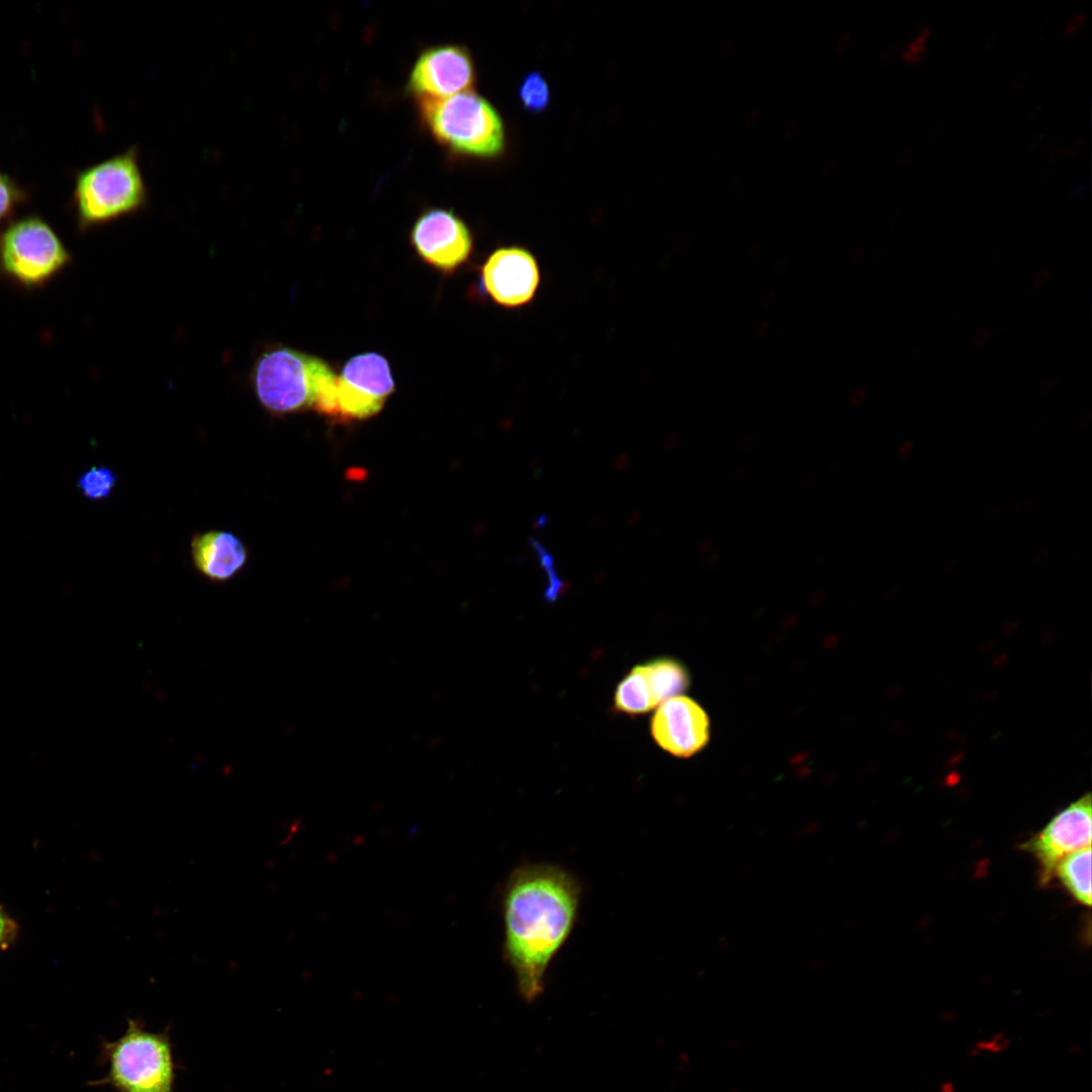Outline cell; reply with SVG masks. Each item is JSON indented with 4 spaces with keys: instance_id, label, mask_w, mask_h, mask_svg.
Segmentation results:
<instances>
[{
    "instance_id": "1",
    "label": "cell",
    "mask_w": 1092,
    "mask_h": 1092,
    "mask_svg": "<svg viewBox=\"0 0 1092 1092\" xmlns=\"http://www.w3.org/2000/svg\"><path fill=\"white\" fill-rule=\"evenodd\" d=\"M580 894L573 875L549 863L523 864L507 881L504 953L527 1003L543 994L548 968L575 924Z\"/></svg>"
},
{
    "instance_id": "2",
    "label": "cell",
    "mask_w": 1092,
    "mask_h": 1092,
    "mask_svg": "<svg viewBox=\"0 0 1092 1092\" xmlns=\"http://www.w3.org/2000/svg\"><path fill=\"white\" fill-rule=\"evenodd\" d=\"M100 1060L107 1073L92 1082L115 1092H174L177 1064L168 1029L154 1032L140 1019L128 1018L125 1032L103 1041Z\"/></svg>"
},
{
    "instance_id": "3",
    "label": "cell",
    "mask_w": 1092,
    "mask_h": 1092,
    "mask_svg": "<svg viewBox=\"0 0 1092 1092\" xmlns=\"http://www.w3.org/2000/svg\"><path fill=\"white\" fill-rule=\"evenodd\" d=\"M418 113L431 136L452 154L493 158L505 147V129L482 96L462 92L445 98H418Z\"/></svg>"
},
{
    "instance_id": "4",
    "label": "cell",
    "mask_w": 1092,
    "mask_h": 1092,
    "mask_svg": "<svg viewBox=\"0 0 1092 1092\" xmlns=\"http://www.w3.org/2000/svg\"><path fill=\"white\" fill-rule=\"evenodd\" d=\"M148 188L135 147L79 173L74 202L82 228L100 225L144 208Z\"/></svg>"
},
{
    "instance_id": "5",
    "label": "cell",
    "mask_w": 1092,
    "mask_h": 1092,
    "mask_svg": "<svg viewBox=\"0 0 1092 1092\" xmlns=\"http://www.w3.org/2000/svg\"><path fill=\"white\" fill-rule=\"evenodd\" d=\"M335 375L325 360L279 347L260 355L251 379L263 407L275 415H287L313 408L322 389Z\"/></svg>"
},
{
    "instance_id": "6",
    "label": "cell",
    "mask_w": 1092,
    "mask_h": 1092,
    "mask_svg": "<svg viewBox=\"0 0 1092 1092\" xmlns=\"http://www.w3.org/2000/svg\"><path fill=\"white\" fill-rule=\"evenodd\" d=\"M394 387L390 365L382 355L358 354L323 388L312 410L337 421L365 420L382 410Z\"/></svg>"
},
{
    "instance_id": "7",
    "label": "cell",
    "mask_w": 1092,
    "mask_h": 1092,
    "mask_svg": "<svg viewBox=\"0 0 1092 1092\" xmlns=\"http://www.w3.org/2000/svg\"><path fill=\"white\" fill-rule=\"evenodd\" d=\"M70 255L55 231L41 218L28 216L10 224L0 237V265L15 281L38 286L69 262Z\"/></svg>"
},
{
    "instance_id": "8",
    "label": "cell",
    "mask_w": 1092,
    "mask_h": 1092,
    "mask_svg": "<svg viewBox=\"0 0 1092 1092\" xmlns=\"http://www.w3.org/2000/svg\"><path fill=\"white\" fill-rule=\"evenodd\" d=\"M411 243L418 256L444 274H452L472 252L473 240L466 223L451 209L429 208L416 219Z\"/></svg>"
},
{
    "instance_id": "9",
    "label": "cell",
    "mask_w": 1092,
    "mask_h": 1092,
    "mask_svg": "<svg viewBox=\"0 0 1092 1092\" xmlns=\"http://www.w3.org/2000/svg\"><path fill=\"white\" fill-rule=\"evenodd\" d=\"M475 68L469 51L453 43L424 50L410 72L406 90L418 98H445L470 91Z\"/></svg>"
},
{
    "instance_id": "10",
    "label": "cell",
    "mask_w": 1092,
    "mask_h": 1092,
    "mask_svg": "<svg viewBox=\"0 0 1092 1092\" xmlns=\"http://www.w3.org/2000/svg\"><path fill=\"white\" fill-rule=\"evenodd\" d=\"M1092 806L1090 794L1064 808L1022 847L1039 864L1040 882L1046 884L1057 864L1068 854L1091 846Z\"/></svg>"
},
{
    "instance_id": "11",
    "label": "cell",
    "mask_w": 1092,
    "mask_h": 1092,
    "mask_svg": "<svg viewBox=\"0 0 1092 1092\" xmlns=\"http://www.w3.org/2000/svg\"><path fill=\"white\" fill-rule=\"evenodd\" d=\"M481 280L493 301L505 307H517L534 297L540 281L539 266L535 257L523 248H499L483 264Z\"/></svg>"
},
{
    "instance_id": "12",
    "label": "cell",
    "mask_w": 1092,
    "mask_h": 1092,
    "mask_svg": "<svg viewBox=\"0 0 1092 1092\" xmlns=\"http://www.w3.org/2000/svg\"><path fill=\"white\" fill-rule=\"evenodd\" d=\"M650 729L656 743L677 757L696 754L710 738L708 715L698 703L685 696H675L660 704Z\"/></svg>"
},
{
    "instance_id": "13",
    "label": "cell",
    "mask_w": 1092,
    "mask_h": 1092,
    "mask_svg": "<svg viewBox=\"0 0 1092 1092\" xmlns=\"http://www.w3.org/2000/svg\"><path fill=\"white\" fill-rule=\"evenodd\" d=\"M190 553L196 570L213 582L235 577L249 558L241 538L225 530L196 533L190 542Z\"/></svg>"
},
{
    "instance_id": "14",
    "label": "cell",
    "mask_w": 1092,
    "mask_h": 1092,
    "mask_svg": "<svg viewBox=\"0 0 1092 1092\" xmlns=\"http://www.w3.org/2000/svg\"><path fill=\"white\" fill-rule=\"evenodd\" d=\"M654 707L679 696L690 685L687 667L671 657H658L638 664Z\"/></svg>"
},
{
    "instance_id": "15",
    "label": "cell",
    "mask_w": 1092,
    "mask_h": 1092,
    "mask_svg": "<svg viewBox=\"0 0 1092 1092\" xmlns=\"http://www.w3.org/2000/svg\"><path fill=\"white\" fill-rule=\"evenodd\" d=\"M1054 875L1078 902L1091 905V846L1065 856L1057 864Z\"/></svg>"
},
{
    "instance_id": "16",
    "label": "cell",
    "mask_w": 1092,
    "mask_h": 1092,
    "mask_svg": "<svg viewBox=\"0 0 1092 1092\" xmlns=\"http://www.w3.org/2000/svg\"><path fill=\"white\" fill-rule=\"evenodd\" d=\"M614 707L628 715L645 714L655 708L638 664L617 686Z\"/></svg>"
},
{
    "instance_id": "17",
    "label": "cell",
    "mask_w": 1092,
    "mask_h": 1092,
    "mask_svg": "<svg viewBox=\"0 0 1092 1092\" xmlns=\"http://www.w3.org/2000/svg\"><path fill=\"white\" fill-rule=\"evenodd\" d=\"M117 482V474L111 468L95 465L84 471L77 479L80 492L91 502L108 498Z\"/></svg>"
},
{
    "instance_id": "18",
    "label": "cell",
    "mask_w": 1092,
    "mask_h": 1092,
    "mask_svg": "<svg viewBox=\"0 0 1092 1092\" xmlns=\"http://www.w3.org/2000/svg\"><path fill=\"white\" fill-rule=\"evenodd\" d=\"M519 96L528 110L540 112L549 104L550 89L543 76L533 72L524 78L519 89Z\"/></svg>"
},
{
    "instance_id": "19",
    "label": "cell",
    "mask_w": 1092,
    "mask_h": 1092,
    "mask_svg": "<svg viewBox=\"0 0 1092 1092\" xmlns=\"http://www.w3.org/2000/svg\"><path fill=\"white\" fill-rule=\"evenodd\" d=\"M931 35V26L924 22L920 24L913 35L907 40L901 51L902 59L908 63L921 61L927 50L928 39Z\"/></svg>"
},
{
    "instance_id": "20",
    "label": "cell",
    "mask_w": 1092,
    "mask_h": 1092,
    "mask_svg": "<svg viewBox=\"0 0 1092 1092\" xmlns=\"http://www.w3.org/2000/svg\"><path fill=\"white\" fill-rule=\"evenodd\" d=\"M21 196L12 180L0 172V223L12 213Z\"/></svg>"
},
{
    "instance_id": "21",
    "label": "cell",
    "mask_w": 1092,
    "mask_h": 1092,
    "mask_svg": "<svg viewBox=\"0 0 1092 1092\" xmlns=\"http://www.w3.org/2000/svg\"><path fill=\"white\" fill-rule=\"evenodd\" d=\"M1010 1038L1004 1032H996L987 1038L976 1041L969 1051L970 1056L983 1053L999 1054L1005 1052L1010 1045Z\"/></svg>"
},
{
    "instance_id": "22",
    "label": "cell",
    "mask_w": 1092,
    "mask_h": 1092,
    "mask_svg": "<svg viewBox=\"0 0 1092 1092\" xmlns=\"http://www.w3.org/2000/svg\"><path fill=\"white\" fill-rule=\"evenodd\" d=\"M14 922L0 908V946L6 945L15 934Z\"/></svg>"
},
{
    "instance_id": "23",
    "label": "cell",
    "mask_w": 1092,
    "mask_h": 1092,
    "mask_svg": "<svg viewBox=\"0 0 1092 1092\" xmlns=\"http://www.w3.org/2000/svg\"><path fill=\"white\" fill-rule=\"evenodd\" d=\"M1086 13L1083 10H1078L1070 14L1064 22V30L1066 32H1075L1084 23Z\"/></svg>"
},
{
    "instance_id": "24",
    "label": "cell",
    "mask_w": 1092,
    "mask_h": 1092,
    "mask_svg": "<svg viewBox=\"0 0 1092 1092\" xmlns=\"http://www.w3.org/2000/svg\"><path fill=\"white\" fill-rule=\"evenodd\" d=\"M939 1090H940V1092H954L956 1091V1086L950 1081H944L939 1086Z\"/></svg>"
}]
</instances>
